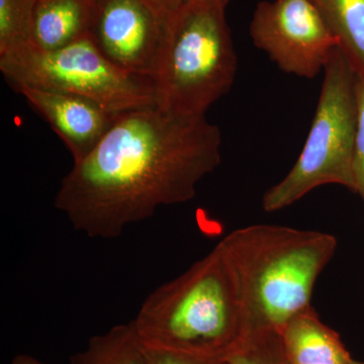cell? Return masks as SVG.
I'll use <instances>...</instances> for the list:
<instances>
[{"label": "cell", "mask_w": 364, "mask_h": 364, "mask_svg": "<svg viewBox=\"0 0 364 364\" xmlns=\"http://www.w3.org/2000/svg\"><path fill=\"white\" fill-rule=\"evenodd\" d=\"M221 132L205 116L157 105L119 112L63 177L55 208L90 238H117L158 208L193 200L198 182L221 163Z\"/></svg>", "instance_id": "cell-1"}, {"label": "cell", "mask_w": 364, "mask_h": 364, "mask_svg": "<svg viewBox=\"0 0 364 364\" xmlns=\"http://www.w3.org/2000/svg\"><path fill=\"white\" fill-rule=\"evenodd\" d=\"M144 346L226 359L249 334L240 282L221 242L149 294L133 321Z\"/></svg>", "instance_id": "cell-2"}, {"label": "cell", "mask_w": 364, "mask_h": 364, "mask_svg": "<svg viewBox=\"0 0 364 364\" xmlns=\"http://www.w3.org/2000/svg\"><path fill=\"white\" fill-rule=\"evenodd\" d=\"M221 243L240 282L249 332L280 333L313 308L316 282L337 248L331 234L273 225L234 230Z\"/></svg>", "instance_id": "cell-3"}, {"label": "cell", "mask_w": 364, "mask_h": 364, "mask_svg": "<svg viewBox=\"0 0 364 364\" xmlns=\"http://www.w3.org/2000/svg\"><path fill=\"white\" fill-rule=\"evenodd\" d=\"M228 0H195L172 14L152 80L158 107L184 116H205L227 95L237 72L228 26Z\"/></svg>", "instance_id": "cell-4"}, {"label": "cell", "mask_w": 364, "mask_h": 364, "mask_svg": "<svg viewBox=\"0 0 364 364\" xmlns=\"http://www.w3.org/2000/svg\"><path fill=\"white\" fill-rule=\"evenodd\" d=\"M324 72L310 133L293 168L263 196L267 212L289 207L325 184H340L355 193L356 74L339 47L333 51Z\"/></svg>", "instance_id": "cell-5"}, {"label": "cell", "mask_w": 364, "mask_h": 364, "mask_svg": "<svg viewBox=\"0 0 364 364\" xmlns=\"http://www.w3.org/2000/svg\"><path fill=\"white\" fill-rule=\"evenodd\" d=\"M0 70L14 88L74 93L114 114L157 105L152 79L117 68L88 35L55 51H41L31 44L16 48L0 55Z\"/></svg>", "instance_id": "cell-6"}, {"label": "cell", "mask_w": 364, "mask_h": 364, "mask_svg": "<svg viewBox=\"0 0 364 364\" xmlns=\"http://www.w3.org/2000/svg\"><path fill=\"white\" fill-rule=\"evenodd\" d=\"M250 36L282 71L309 79L324 71L340 45L313 0L259 2Z\"/></svg>", "instance_id": "cell-7"}, {"label": "cell", "mask_w": 364, "mask_h": 364, "mask_svg": "<svg viewBox=\"0 0 364 364\" xmlns=\"http://www.w3.org/2000/svg\"><path fill=\"white\" fill-rule=\"evenodd\" d=\"M167 20L149 0H92L87 35L117 68L152 79Z\"/></svg>", "instance_id": "cell-8"}, {"label": "cell", "mask_w": 364, "mask_h": 364, "mask_svg": "<svg viewBox=\"0 0 364 364\" xmlns=\"http://www.w3.org/2000/svg\"><path fill=\"white\" fill-rule=\"evenodd\" d=\"M16 90L63 141L74 163L97 147L117 116L95 100L74 93L32 86Z\"/></svg>", "instance_id": "cell-9"}, {"label": "cell", "mask_w": 364, "mask_h": 364, "mask_svg": "<svg viewBox=\"0 0 364 364\" xmlns=\"http://www.w3.org/2000/svg\"><path fill=\"white\" fill-rule=\"evenodd\" d=\"M291 364H349L350 353L338 333L311 308L291 318L279 333Z\"/></svg>", "instance_id": "cell-10"}, {"label": "cell", "mask_w": 364, "mask_h": 364, "mask_svg": "<svg viewBox=\"0 0 364 364\" xmlns=\"http://www.w3.org/2000/svg\"><path fill=\"white\" fill-rule=\"evenodd\" d=\"M91 6L92 0H37L30 44L41 51H55L85 37Z\"/></svg>", "instance_id": "cell-11"}, {"label": "cell", "mask_w": 364, "mask_h": 364, "mask_svg": "<svg viewBox=\"0 0 364 364\" xmlns=\"http://www.w3.org/2000/svg\"><path fill=\"white\" fill-rule=\"evenodd\" d=\"M356 75L364 76V0H313Z\"/></svg>", "instance_id": "cell-12"}, {"label": "cell", "mask_w": 364, "mask_h": 364, "mask_svg": "<svg viewBox=\"0 0 364 364\" xmlns=\"http://www.w3.org/2000/svg\"><path fill=\"white\" fill-rule=\"evenodd\" d=\"M70 361L71 364H150L147 349L132 321L91 337L85 350L72 355Z\"/></svg>", "instance_id": "cell-13"}, {"label": "cell", "mask_w": 364, "mask_h": 364, "mask_svg": "<svg viewBox=\"0 0 364 364\" xmlns=\"http://www.w3.org/2000/svg\"><path fill=\"white\" fill-rule=\"evenodd\" d=\"M37 0H0V55L31 43Z\"/></svg>", "instance_id": "cell-14"}, {"label": "cell", "mask_w": 364, "mask_h": 364, "mask_svg": "<svg viewBox=\"0 0 364 364\" xmlns=\"http://www.w3.org/2000/svg\"><path fill=\"white\" fill-rule=\"evenodd\" d=\"M229 364H291L279 332L255 330L226 358Z\"/></svg>", "instance_id": "cell-15"}, {"label": "cell", "mask_w": 364, "mask_h": 364, "mask_svg": "<svg viewBox=\"0 0 364 364\" xmlns=\"http://www.w3.org/2000/svg\"><path fill=\"white\" fill-rule=\"evenodd\" d=\"M356 102H358V128L354 144L353 176L355 193L364 203V76L356 75Z\"/></svg>", "instance_id": "cell-16"}, {"label": "cell", "mask_w": 364, "mask_h": 364, "mask_svg": "<svg viewBox=\"0 0 364 364\" xmlns=\"http://www.w3.org/2000/svg\"><path fill=\"white\" fill-rule=\"evenodd\" d=\"M147 351L150 364H229L226 359L195 358V356L151 350V349H147Z\"/></svg>", "instance_id": "cell-17"}, {"label": "cell", "mask_w": 364, "mask_h": 364, "mask_svg": "<svg viewBox=\"0 0 364 364\" xmlns=\"http://www.w3.org/2000/svg\"><path fill=\"white\" fill-rule=\"evenodd\" d=\"M149 1L163 16L168 18L172 14L176 13L182 6L195 0H149Z\"/></svg>", "instance_id": "cell-18"}, {"label": "cell", "mask_w": 364, "mask_h": 364, "mask_svg": "<svg viewBox=\"0 0 364 364\" xmlns=\"http://www.w3.org/2000/svg\"><path fill=\"white\" fill-rule=\"evenodd\" d=\"M11 364H45L41 363L37 358H33L32 355L28 354H18L11 361Z\"/></svg>", "instance_id": "cell-19"}, {"label": "cell", "mask_w": 364, "mask_h": 364, "mask_svg": "<svg viewBox=\"0 0 364 364\" xmlns=\"http://www.w3.org/2000/svg\"><path fill=\"white\" fill-rule=\"evenodd\" d=\"M349 364H364V363H361V361H356V360H354V359H352V360L350 361V363H349Z\"/></svg>", "instance_id": "cell-20"}]
</instances>
